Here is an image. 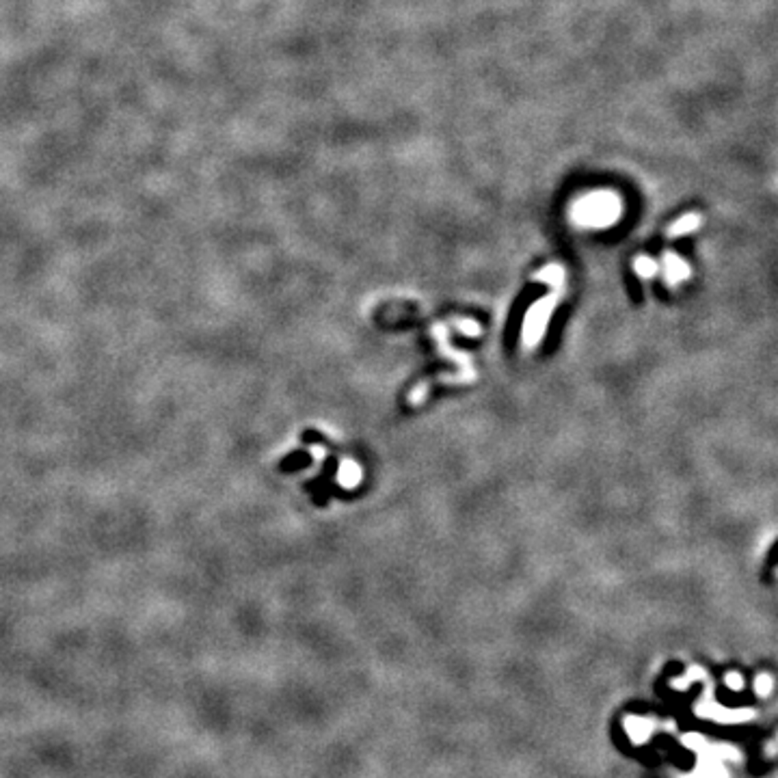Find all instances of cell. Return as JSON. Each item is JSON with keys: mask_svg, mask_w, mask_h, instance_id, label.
<instances>
[{"mask_svg": "<svg viewBox=\"0 0 778 778\" xmlns=\"http://www.w3.org/2000/svg\"><path fill=\"white\" fill-rule=\"evenodd\" d=\"M620 215V204L612 193H592L575 204L573 217L588 228H607Z\"/></svg>", "mask_w": 778, "mask_h": 778, "instance_id": "cell-1", "label": "cell"}, {"mask_svg": "<svg viewBox=\"0 0 778 778\" xmlns=\"http://www.w3.org/2000/svg\"><path fill=\"white\" fill-rule=\"evenodd\" d=\"M554 305H556V296H549V299L539 301L530 309V314L526 318V342L528 344H534L541 339V335L545 331V322H547V318L551 314V307Z\"/></svg>", "mask_w": 778, "mask_h": 778, "instance_id": "cell-2", "label": "cell"}, {"mask_svg": "<svg viewBox=\"0 0 778 778\" xmlns=\"http://www.w3.org/2000/svg\"><path fill=\"white\" fill-rule=\"evenodd\" d=\"M664 268H666V281L670 286L679 284V281H683L690 275V266L679 256H674V253H666V256H664Z\"/></svg>", "mask_w": 778, "mask_h": 778, "instance_id": "cell-3", "label": "cell"}, {"mask_svg": "<svg viewBox=\"0 0 778 778\" xmlns=\"http://www.w3.org/2000/svg\"><path fill=\"white\" fill-rule=\"evenodd\" d=\"M698 225H701V217L692 212V215H685V217H681V219L674 221V223L670 225V228H668V236H670V238L685 236V234H690V232L698 230Z\"/></svg>", "mask_w": 778, "mask_h": 778, "instance_id": "cell-4", "label": "cell"}, {"mask_svg": "<svg viewBox=\"0 0 778 778\" xmlns=\"http://www.w3.org/2000/svg\"><path fill=\"white\" fill-rule=\"evenodd\" d=\"M539 277V281H547V284H551V286H562V279H564V273H562V268L560 266H556V264H551V266H547V268H543V271L536 275Z\"/></svg>", "mask_w": 778, "mask_h": 778, "instance_id": "cell-5", "label": "cell"}, {"mask_svg": "<svg viewBox=\"0 0 778 778\" xmlns=\"http://www.w3.org/2000/svg\"><path fill=\"white\" fill-rule=\"evenodd\" d=\"M342 483L346 485V487H355L357 483H359V478H361V472H359V467L355 465V463H344V470H342Z\"/></svg>", "mask_w": 778, "mask_h": 778, "instance_id": "cell-6", "label": "cell"}, {"mask_svg": "<svg viewBox=\"0 0 778 778\" xmlns=\"http://www.w3.org/2000/svg\"><path fill=\"white\" fill-rule=\"evenodd\" d=\"M635 271H638L642 277H653L657 273V262L651 260V258H638L635 260Z\"/></svg>", "mask_w": 778, "mask_h": 778, "instance_id": "cell-7", "label": "cell"}]
</instances>
